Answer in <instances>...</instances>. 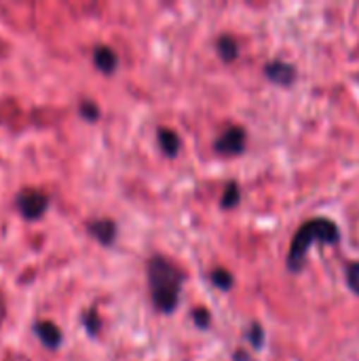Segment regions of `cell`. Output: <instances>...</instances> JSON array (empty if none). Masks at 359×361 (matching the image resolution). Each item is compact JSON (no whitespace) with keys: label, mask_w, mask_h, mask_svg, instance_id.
<instances>
[{"label":"cell","mask_w":359,"mask_h":361,"mask_svg":"<svg viewBox=\"0 0 359 361\" xmlns=\"http://www.w3.org/2000/svg\"><path fill=\"white\" fill-rule=\"evenodd\" d=\"M34 334L38 336L40 345L47 347V349H51V351L59 349L61 343H63V334H61L59 326H55V324L49 322V319L36 322V324H34Z\"/></svg>","instance_id":"8992f818"},{"label":"cell","mask_w":359,"mask_h":361,"mask_svg":"<svg viewBox=\"0 0 359 361\" xmlns=\"http://www.w3.org/2000/svg\"><path fill=\"white\" fill-rule=\"evenodd\" d=\"M248 338H250L254 349H260L264 345V330H262V326L260 324H252V328L248 332Z\"/></svg>","instance_id":"9a60e30c"},{"label":"cell","mask_w":359,"mask_h":361,"mask_svg":"<svg viewBox=\"0 0 359 361\" xmlns=\"http://www.w3.org/2000/svg\"><path fill=\"white\" fill-rule=\"evenodd\" d=\"M209 279H212V283L218 288V290H224V292H229L231 288H233V275L226 271V269H216V271H212V275H209Z\"/></svg>","instance_id":"4fadbf2b"},{"label":"cell","mask_w":359,"mask_h":361,"mask_svg":"<svg viewBox=\"0 0 359 361\" xmlns=\"http://www.w3.org/2000/svg\"><path fill=\"white\" fill-rule=\"evenodd\" d=\"M193 322L197 324V328H207L209 322H212V315H209L207 309L197 307V309H193Z\"/></svg>","instance_id":"e0dca14e"},{"label":"cell","mask_w":359,"mask_h":361,"mask_svg":"<svg viewBox=\"0 0 359 361\" xmlns=\"http://www.w3.org/2000/svg\"><path fill=\"white\" fill-rule=\"evenodd\" d=\"M146 277L152 307L163 315H171L178 309L182 283L186 281L184 271L169 258L154 254L146 264Z\"/></svg>","instance_id":"6da1fadb"},{"label":"cell","mask_w":359,"mask_h":361,"mask_svg":"<svg viewBox=\"0 0 359 361\" xmlns=\"http://www.w3.org/2000/svg\"><path fill=\"white\" fill-rule=\"evenodd\" d=\"M78 112H80V116H83L85 121H89V123H95V121L99 118V106H97L93 99H83V102L78 104Z\"/></svg>","instance_id":"5bb4252c"},{"label":"cell","mask_w":359,"mask_h":361,"mask_svg":"<svg viewBox=\"0 0 359 361\" xmlns=\"http://www.w3.org/2000/svg\"><path fill=\"white\" fill-rule=\"evenodd\" d=\"M239 199H241V190L235 182H229L224 192H222V199H220V205L222 209H233L239 205Z\"/></svg>","instance_id":"8fae6325"},{"label":"cell","mask_w":359,"mask_h":361,"mask_svg":"<svg viewBox=\"0 0 359 361\" xmlns=\"http://www.w3.org/2000/svg\"><path fill=\"white\" fill-rule=\"evenodd\" d=\"M216 51L218 55L224 59V61H235L239 57V44L233 36L229 34H222L218 40H216Z\"/></svg>","instance_id":"30bf717a"},{"label":"cell","mask_w":359,"mask_h":361,"mask_svg":"<svg viewBox=\"0 0 359 361\" xmlns=\"http://www.w3.org/2000/svg\"><path fill=\"white\" fill-rule=\"evenodd\" d=\"M85 226H87L89 235H91L97 243H102V245H112V243L116 241L118 228H116V222L110 220V218H93V220H89Z\"/></svg>","instance_id":"5b68a950"},{"label":"cell","mask_w":359,"mask_h":361,"mask_svg":"<svg viewBox=\"0 0 359 361\" xmlns=\"http://www.w3.org/2000/svg\"><path fill=\"white\" fill-rule=\"evenodd\" d=\"M341 239V231L339 226L328 220V218H311L307 220L294 235L292 245H290V254H288V269L292 273H298L305 264L307 252L313 243H339Z\"/></svg>","instance_id":"7a4b0ae2"},{"label":"cell","mask_w":359,"mask_h":361,"mask_svg":"<svg viewBox=\"0 0 359 361\" xmlns=\"http://www.w3.org/2000/svg\"><path fill=\"white\" fill-rule=\"evenodd\" d=\"M245 144H248V133H245V129L239 127V125H231V127H226V129L218 135V140L214 142V148H216V152H220V154L233 157V154H241V152L245 150Z\"/></svg>","instance_id":"277c9868"},{"label":"cell","mask_w":359,"mask_h":361,"mask_svg":"<svg viewBox=\"0 0 359 361\" xmlns=\"http://www.w3.org/2000/svg\"><path fill=\"white\" fill-rule=\"evenodd\" d=\"M264 74H267V78H271L273 82L284 85V87H288L296 80V68L288 61H281V59L269 61L264 66Z\"/></svg>","instance_id":"52a82bcc"},{"label":"cell","mask_w":359,"mask_h":361,"mask_svg":"<svg viewBox=\"0 0 359 361\" xmlns=\"http://www.w3.org/2000/svg\"><path fill=\"white\" fill-rule=\"evenodd\" d=\"M49 195L36 188H23L17 197H15V205L19 209V214L25 220H38L47 214L49 209Z\"/></svg>","instance_id":"3957f363"},{"label":"cell","mask_w":359,"mask_h":361,"mask_svg":"<svg viewBox=\"0 0 359 361\" xmlns=\"http://www.w3.org/2000/svg\"><path fill=\"white\" fill-rule=\"evenodd\" d=\"M157 140H159V146L161 150L167 154V157H178L180 148H182V142H180V135L174 131V129H167V127H159L157 129Z\"/></svg>","instance_id":"9c48e42d"},{"label":"cell","mask_w":359,"mask_h":361,"mask_svg":"<svg viewBox=\"0 0 359 361\" xmlns=\"http://www.w3.org/2000/svg\"><path fill=\"white\" fill-rule=\"evenodd\" d=\"M347 283L355 294H359V262L347 264Z\"/></svg>","instance_id":"2e32d148"},{"label":"cell","mask_w":359,"mask_h":361,"mask_svg":"<svg viewBox=\"0 0 359 361\" xmlns=\"http://www.w3.org/2000/svg\"><path fill=\"white\" fill-rule=\"evenodd\" d=\"M83 324H85V330H87L91 336H97L99 330H102V319H99L97 309H87V311L83 313Z\"/></svg>","instance_id":"7c38bea8"},{"label":"cell","mask_w":359,"mask_h":361,"mask_svg":"<svg viewBox=\"0 0 359 361\" xmlns=\"http://www.w3.org/2000/svg\"><path fill=\"white\" fill-rule=\"evenodd\" d=\"M93 63H95V68L102 74H114L116 68H118V57H116V53L110 47L97 44L93 49Z\"/></svg>","instance_id":"ba28073f"}]
</instances>
